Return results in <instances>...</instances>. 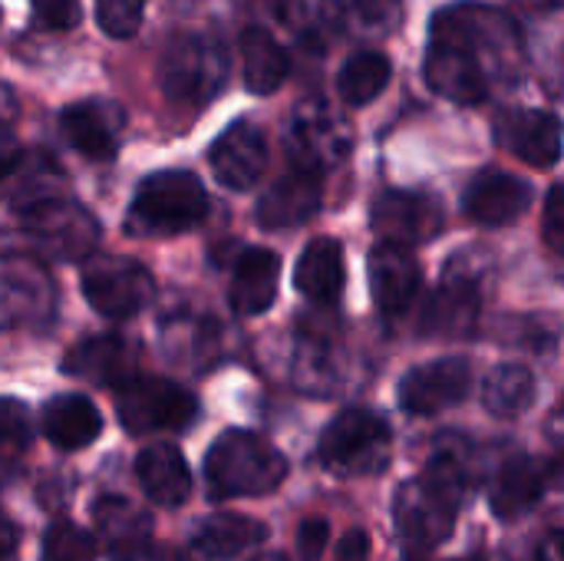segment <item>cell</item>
<instances>
[{
    "instance_id": "16",
    "label": "cell",
    "mask_w": 564,
    "mask_h": 561,
    "mask_svg": "<svg viewBox=\"0 0 564 561\" xmlns=\"http://www.w3.org/2000/svg\"><path fill=\"white\" fill-rule=\"evenodd\" d=\"M126 116L119 106L102 103V99H83L63 109L59 116V129L66 136V142L83 152L86 159H112L119 149V136H122Z\"/></svg>"
},
{
    "instance_id": "15",
    "label": "cell",
    "mask_w": 564,
    "mask_h": 561,
    "mask_svg": "<svg viewBox=\"0 0 564 561\" xmlns=\"http://www.w3.org/2000/svg\"><path fill=\"white\" fill-rule=\"evenodd\" d=\"M63 370L76 380H89L96 387H129L139 380V354L126 337L106 334V337H89L76 344L63 357Z\"/></svg>"
},
{
    "instance_id": "32",
    "label": "cell",
    "mask_w": 564,
    "mask_h": 561,
    "mask_svg": "<svg viewBox=\"0 0 564 561\" xmlns=\"http://www.w3.org/2000/svg\"><path fill=\"white\" fill-rule=\"evenodd\" d=\"M390 83V60L383 53H357L344 63L337 76V93L347 106H367L373 103Z\"/></svg>"
},
{
    "instance_id": "37",
    "label": "cell",
    "mask_w": 564,
    "mask_h": 561,
    "mask_svg": "<svg viewBox=\"0 0 564 561\" xmlns=\"http://www.w3.org/2000/svg\"><path fill=\"white\" fill-rule=\"evenodd\" d=\"M330 542V526L327 519H304L297 529V559L301 561H321Z\"/></svg>"
},
{
    "instance_id": "40",
    "label": "cell",
    "mask_w": 564,
    "mask_h": 561,
    "mask_svg": "<svg viewBox=\"0 0 564 561\" xmlns=\"http://www.w3.org/2000/svg\"><path fill=\"white\" fill-rule=\"evenodd\" d=\"M337 561H370V539L364 529H350L340 546H337Z\"/></svg>"
},
{
    "instance_id": "31",
    "label": "cell",
    "mask_w": 564,
    "mask_h": 561,
    "mask_svg": "<svg viewBox=\"0 0 564 561\" xmlns=\"http://www.w3.org/2000/svg\"><path fill=\"white\" fill-rule=\"evenodd\" d=\"M535 400V377L522 364H502L486 377L482 387V403L492 417H519L532 407Z\"/></svg>"
},
{
    "instance_id": "20",
    "label": "cell",
    "mask_w": 564,
    "mask_h": 561,
    "mask_svg": "<svg viewBox=\"0 0 564 561\" xmlns=\"http://www.w3.org/2000/svg\"><path fill=\"white\" fill-rule=\"evenodd\" d=\"M532 205V185L509 172H482L466 188V215L486 228L519 222Z\"/></svg>"
},
{
    "instance_id": "34",
    "label": "cell",
    "mask_w": 564,
    "mask_h": 561,
    "mask_svg": "<svg viewBox=\"0 0 564 561\" xmlns=\"http://www.w3.org/2000/svg\"><path fill=\"white\" fill-rule=\"evenodd\" d=\"M142 13L145 0H96V20L116 40H129L142 26Z\"/></svg>"
},
{
    "instance_id": "27",
    "label": "cell",
    "mask_w": 564,
    "mask_h": 561,
    "mask_svg": "<svg viewBox=\"0 0 564 561\" xmlns=\"http://www.w3.org/2000/svg\"><path fill=\"white\" fill-rule=\"evenodd\" d=\"M281 258L268 248H248L231 274V308L241 317L264 314L278 298Z\"/></svg>"
},
{
    "instance_id": "21",
    "label": "cell",
    "mask_w": 564,
    "mask_h": 561,
    "mask_svg": "<svg viewBox=\"0 0 564 561\" xmlns=\"http://www.w3.org/2000/svg\"><path fill=\"white\" fill-rule=\"evenodd\" d=\"M321 208V175L307 169H294L281 175L258 202V225L268 231L304 225Z\"/></svg>"
},
{
    "instance_id": "3",
    "label": "cell",
    "mask_w": 564,
    "mask_h": 561,
    "mask_svg": "<svg viewBox=\"0 0 564 561\" xmlns=\"http://www.w3.org/2000/svg\"><path fill=\"white\" fill-rule=\"evenodd\" d=\"M208 192L185 169H165L149 175L129 208L132 235H182L205 222Z\"/></svg>"
},
{
    "instance_id": "23",
    "label": "cell",
    "mask_w": 564,
    "mask_h": 561,
    "mask_svg": "<svg viewBox=\"0 0 564 561\" xmlns=\"http://www.w3.org/2000/svg\"><path fill=\"white\" fill-rule=\"evenodd\" d=\"M552 479H555V470L545 463H535L529 456L509 460L489 486V506L499 519H519L539 506Z\"/></svg>"
},
{
    "instance_id": "26",
    "label": "cell",
    "mask_w": 564,
    "mask_h": 561,
    "mask_svg": "<svg viewBox=\"0 0 564 561\" xmlns=\"http://www.w3.org/2000/svg\"><path fill=\"white\" fill-rule=\"evenodd\" d=\"M135 479H139L142 493L155 506H165V509L182 506L188 499V493H192L188 463L169 443H159V446H149V450L139 453V460H135Z\"/></svg>"
},
{
    "instance_id": "25",
    "label": "cell",
    "mask_w": 564,
    "mask_h": 561,
    "mask_svg": "<svg viewBox=\"0 0 564 561\" xmlns=\"http://www.w3.org/2000/svg\"><path fill=\"white\" fill-rule=\"evenodd\" d=\"M43 436L66 453L86 450L102 436V413L89 397L59 393L43 407Z\"/></svg>"
},
{
    "instance_id": "46",
    "label": "cell",
    "mask_w": 564,
    "mask_h": 561,
    "mask_svg": "<svg viewBox=\"0 0 564 561\" xmlns=\"http://www.w3.org/2000/svg\"><path fill=\"white\" fill-rule=\"evenodd\" d=\"M519 3L529 10H558V7H564V0H519Z\"/></svg>"
},
{
    "instance_id": "14",
    "label": "cell",
    "mask_w": 564,
    "mask_h": 561,
    "mask_svg": "<svg viewBox=\"0 0 564 561\" xmlns=\"http://www.w3.org/2000/svg\"><path fill=\"white\" fill-rule=\"evenodd\" d=\"M423 76L436 96L459 103V106L482 103L489 96V83H492L486 66L473 53H466L453 43H440V40H430Z\"/></svg>"
},
{
    "instance_id": "45",
    "label": "cell",
    "mask_w": 564,
    "mask_h": 561,
    "mask_svg": "<svg viewBox=\"0 0 564 561\" xmlns=\"http://www.w3.org/2000/svg\"><path fill=\"white\" fill-rule=\"evenodd\" d=\"M10 116H13V99H10V93H7V89L0 86V132L7 129Z\"/></svg>"
},
{
    "instance_id": "43",
    "label": "cell",
    "mask_w": 564,
    "mask_h": 561,
    "mask_svg": "<svg viewBox=\"0 0 564 561\" xmlns=\"http://www.w3.org/2000/svg\"><path fill=\"white\" fill-rule=\"evenodd\" d=\"M549 433H552V440L564 443V397L558 400V407L552 410V420H549Z\"/></svg>"
},
{
    "instance_id": "30",
    "label": "cell",
    "mask_w": 564,
    "mask_h": 561,
    "mask_svg": "<svg viewBox=\"0 0 564 561\" xmlns=\"http://www.w3.org/2000/svg\"><path fill=\"white\" fill-rule=\"evenodd\" d=\"M426 476L433 483H440L443 489H449L456 499H466L469 489L479 483V456L476 446L463 436H443L433 446Z\"/></svg>"
},
{
    "instance_id": "44",
    "label": "cell",
    "mask_w": 564,
    "mask_h": 561,
    "mask_svg": "<svg viewBox=\"0 0 564 561\" xmlns=\"http://www.w3.org/2000/svg\"><path fill=\"white\" fill-rule=\"evenodd\" d=\"M17 162H20V155L0 145V182H3V179H7V175H10V172L17 169Z\"/></svg>"
},
{
    "instance_id": "5",
    "label": "cell",
    "mask_w": 564,
    "mask_h": 561,
    "mask_svg": "<svg viewBox=\"0 0 564 561\" xmlns=\"http://www.w3.org/2000/svg\"><path fill=\"white\" fill-rule=\"evenodd\" d=\"M228 56L215 36L205 33H182L175 36L159 63V86L178 106H202L215 99L225 86Z\"/></svg>"
},
{
    "instance_id": "24",
    "label": "cell",
    "mask_w": 564,
    "mask_h": 561,
    "mask_svg": "<svg viewBox=\"0 0 564 561\" xmlns=\"http://www.w3.org/2000/svg\"><path fill=\"white\" fill-rule=\"evenodd\" d=\"M268 529L238 513H215L192 532V555L198 561H235L264 542Z\"/></svg>"
},
{
    "instance_id": "9",
    "label": "cell",
    "mask_w": 564,
    "mask_h": 561,
    "mask_svg": "<svg viewBox=\"0 0 564 561\" xmlns=\"http://www.w3.org/2000/svg\"><path fill=\"white\" fill-rule=\"evenodd\" d=\"M373 228L383 238L380 245L413 248L440 235L443 228V208L433 195L423 192H383L373 205Z\"/></svg>"
},
{
    "instance_id": "22",
    "label": "cell",
    "mask_w": 564,
    "mask_h": 561,
    "mask_svg": "<svg viewBox=\"0 0 564 561\" xmlns=\"http://www.w3.org/2000/svg\"><path fill=\"white\" fill-rule=\"evenodd\" d=\"M479 284L466 274H449L423 304L420 331L433 337H466L479 317Z\"/></svg>"
},
{
    "instance_id": "13",
    "label": "cell",
    "mask_w": 564,
    "mask_h": 561,
    "mask_svg": "<svg viewBox=\"0 0 564 561\" xmlns=\"http://www.w3.org/2000/svg\"><path fill=\"white\" fill-rule=\"evenodd\" d=\"M208 162H212L215 179L225 188H231V192L254 188L258 179L268 169V142H264V132L254 122H248V119L228 126L215 139V145L208 152Z\"/></svg>"
},
{
    "instance_id": "2",
    "label": "cell",
    "mask_w": 564,
    "mask_h": 561,
    "mask_svg": "<svg viewBox=\"0 0 564 561\" xmlns=\"http://www.w3.org/2000/svg\"><path fill=\"white\" fill-rule=\"evenodd\" d=\"M430 40L453 43V46L473 53L486 66L489 76L496 69L509 73L525 56L519 23L506 10L486 7V3H449V7H443L430 23Z\"/></svg>"
},
{
    "instance_id": "4",
    "label": "cell",
    "mask_w": 564,
    "mask_h": 561,
    "mask_svg": "<svg viewBox=\"0 0 564 561\" xmlns=\"http://www.w3.org/2000/svg\"><path fill=\"white\" fill-rule=\"evenodd\" d=\"M321 463L344 479L377 476L390 466L393 433L383 417L370 410H344L330 420L317 443Z\"/></svg>"
},
{
    "instance_id": "33",
    "label": "cell",
    "mask_w": 564,
    "mask_h": 561,
    "mask_svg": "<svg viewBox=\"0 0 564 561\" xmlns=\"http://www.w3.org/2000/svg\"><path fill=\"white\" fill-rule=\"evenodd\" d=\"M40 561H96V542L76 522H53L43 536Z\"/></svg>"
},
{
    "instance_id": "12",
    "label": "cell",
    "mask_w": 564,
    "mask_h": 561,
    "mask_svg": "<svg viewBox=\"0 0 564 561\" xmlns=\"http://www.w3.org/2000/svg\"><path fill=\"white\" fill-rule=\"evenodd\" d=\"M288 145L294 169L324 175V169L337 165L350 152V132L327 106H307L297 112Z\"/></svg>"
},
{
    "instance_id": "38",
    "label": "cell",
    "mask_w": 564,
    "mask_h": 561,
    "mask_svg": "<svg viewBox=\"0 0 564 561\" xmlns=\"http://www.w3.org/2000/svg\"><path fill=\"white\" fill-rule=\"evenodd\" d=\"M33 13L50 30H69L79 23V0H33Z\"/></svg>"
},
{
    "instance_id": "1",
    "label": "cell",
    "mask_w": 564,
    "mask_h": 561,
    "mask_svg": "<svg viewBox=\"0 0 564 561\" xmlns=\"http://www.w3.org/2000/svg\"><path fill=\"white\" fill-rule=\"evenodd\" d=\"M288 476V460L264 436L248 430L221 433L205 456L212 499H248L274 493Z\"/></svg>"
},
{
    "instance_id": "8",
    "label": "cell",
    "mask_w": 564,
    "mask_h": 561,
    "mask_svg": "<svg viewBox=\"0 0 564 561\" xmlns=\"http://www.w3.org/2000/svg\"><path fill=\"white\" fill-rule=\"evenodd\" d=\"M83 294H86L89 308L99 311L102 317L126 321L149 308V301L155 294V278L149 274L145 265H139L132 258L106 255V258H96L93 265H86Z\"/></svg>"
},
{
    "instance_id": "7",
    "label": "cell",
    "mask_w": 564,
    "mask_h": 561,
    "mask_svg": "<svg viewBox=\"0 0 564 561\" xmlns=\"http://www.w3.org/2000/svg\"><path fill=\"white\" fill-rule=\"evenodd\" d=\"M116 413L132 436H145L162 430H185L198 417V403L185 387L172 380L139 377L119 390Z\"/></svg>"
},
{
    "instance_id": "48",
    "label": "cell",
    "mask_w": 564,
    "mask_h": 561,
    "mask_svg": "<svg viewBox=\"0 0 564 561\" xmlns=\"http://www.w3.org/2000/svg\"><path fill=\"white\" fill-rule=\"evenodd\" d=\"M251 561H291L288 555H278V552H268V555H258V559Z\"/></svg>"
},
{
    "instance_id": "35",
    "label": "cell",
    "mask_w": 564,
    "mask_h": 561,
    "mask_svg": "<svg viewBox=\"0 0 564 561\" xmlns=\"http://www.w3.org/2000/svg\"><path fill=\"white\" fill-rule=\"evenodd\" d=\"M350 13L370 36H387L403 23V0H354Z\"/></svg>"
},
{
    "instance_id": "29",
    "label": "cell",
    "mask_w": 564,
    "mask_h": 561,
    "mask_svg": "<svg viewBox=\"0 0 564 561\" xmlns=\"http://www.w3.org/2000/svg\"><path fill=\"white\" fill-rule=\"evenodd\" d=\"M241 60H245V86L254 96H271L291 73V60L284 46L261 26L241 33Z\"/></svg>"
},
{
    "instance_id": "28",
    "label": "cell",
    "mask_w": 564,
    "mask_h": 561,
    "mask_svg": "<svg viewBox=\"0 0 564 561\" xmlns=\"http://www.w3.org/2000/svg\"><path fill=\"white\" fill-rule=\"evenodd\" d=\"M347 281V268H344V248L334 238H314L301 258H297V271H294V284L304 298L317 301V304H337L340 291Z\"/></svg>"
},
{
    "instance_id": "41",
    "label": "cell",
    "mask_w": 564,
    "mask_h": 561,
    "mask_svg": "<svg viewBox=\"0 0 564 561\" xmlns=\"http://www.w3.org/2000/svg\"><path fill=\"white\" fill-rule=\"evenodd\" d=\"M539 561H564V529H555L542 539L539 546Z\"/></svg>"
},
{
    "instance_id": "6",
    "label": "cell",
    "mask_w": 564,
    "mask_h": 561,
    "mask_svg": "<svg viewBox=\"0 0 564 561\" xmlns=\"http://www.w3.org/2000/svg\"><path fill=\"white\" fill-rule=\"evenodd\" d=\"M459 503L449 489L433 483L426 473L403 483L393 496V522L400 532V542L410 555H430L436 546H443L453 536Z\"/></svg>"
},
{
    "instance_id": "39",
    "label": "cell",
    "mask_w": 564,
    "mask_h": 561,
    "mask_svg": "<svg viewBox=\"0 0 564 561\" xmlns=\"http://www.w3.org/2000/svg\"><path fill=\"white\" fill-rule=\"evenodd\" d=\"M542 235L552 251L564 255V182L555 185L545 198V218H542Z\"/></svg>"
},
{
    "instance_id": "17",
    "label": "cell",
    "mask_w": 564,
    "mask_h": 561,
    "mask_svg": "<svg viewBox=\"0 0 564 561\" xmlns=\"http://www.w3.org/2000/svg\"><path fill=\"white\" fill-rule=\"evenodd\" d=\"M26 225H30L33 238L59 258H79L96 241L93 218L79 205L59 202V198H46V202H36L33 208H26Z\"/></svg>"
},
{
    "instance_id": "49",
    "label": "cell",
    "mask_w": 564,
    "mask_h": 561,
    "mask_svg": "<svg viewBox=\"0 0 564 561\" xmlns=\"http://www.w3.org/2000/svg\"><path fill=\"white\" fill-rule=\"evenodd\" d=\"M406 561H433V559H426V555H410ZM463 561H473V559H463Z\"/></svg>"
},
{
    "instance_id": "36",
    "label": "cell",
    "mask_w": 564,
    "mask_h": 561,
    "mask_svg": "<svg viewBox=\"0 0 564 561\" xmlns=\"http://www.w3.org/2000/svg\"><path fill=\"white\" fill-rule=\"evenodd\" d=\"M26 443H30V410L13 397H0V450H20Z\"/></svg>"
},
{
    "instance_id": "19",
    "label": "cell",
    "mask_w": 564,
    "mask_h": 561,
    "mask_svg": "<svg viewBox=\"0 0 564 561\" xmlns=\"http://www.w3.org/2000/svg\"><path fill=\"white\" fill-rule=\"evenodd\" d=\"M420 261L410 248L377 245L370 251V291L383 317H400L420 291Z\"/></svg>"
},
{
    "instance_id": "11",
    "label": "cell",
    "mask_w": 564,
    "mask_h": 561,
    "mask_svg": "<svg viewBox=\"0 0 564 561\" xmlns=\"http://www.w3.org/2000/svg\"><path fill=\"white\" fill-rule=\"evenodd\" d=\"M496 139L535 169H552L564 149L562 122L545 109H506L496 119Z\"/></svg>"
},
{
    "instance_id": "10",
    "label": "cell",
    "mask_w": 564,
    "mask_h": 561,
    "mask_svg": "<svg viewBox=\"0 0 564 561\" xmlns=\"http://www.w3.org/2000/svg\"><path fill=\"white\" fill-rule=\"evenodd\" d=\"M473 374L463 357H443L413 367L400 384V407L413 417H433L469 393Z\"/></svg>"
},
{
    "instance_id": "18",
    "label": "cell",
    "mask_w": 564,
    "mask_h": 561,
    "mask_svg": "<svg viewBox=\"0 0 564 561\" xmlns=\"http://www.w3.org/2000/svg\"><path fill=\"white\" fill-rule=\"evenodd\" d=\"M109 561H142L152 546V519L122 496H102L93 509Z\"/></svg>"
},
{
    "instance_id": "47",
    "label": "cell",
    "mask_w": 564,
    "mask_h": 561,
    "mask_svg": "<svg viewBox=\"0 0 564 561\" xmlns=\"http://www.w3.org/2000/svg\"><path fill=\"white\" fill-rule=\"evenodd\" d=\"M149 561H185L178 552H159L155 559H149Z\"/></svg>"
},
{
    "instance_id": "42",
    "label": "cell",
    "mask_w": 564,
    "mask_h": 561,
    "mask_svg": "<svg viewBox=\"0 0 564 561\" xmlns=\"http://www.w3.org/2000/svg\"><path fill=\"white\" fill-rule=\"evenodd\" d=\"M17 552V529L13 522L0 513V561H10Z\"/></svg>"
}]
</instances>
